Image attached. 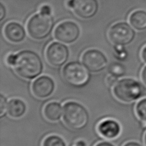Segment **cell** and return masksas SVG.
<instances>
[{"instance_id":"obj_1","label":"cell","mask_w":146,"mask_h":146,"mask_svg":"<svg viewBox=\"0 0 146 146\" xmlns=\"http://www.w3.org/2000/svg\"><path fill=\"white\" fill-rule=\"evenodd\" d=\"M13 67L21 78L32 80L40 76L42 73L44 64L36 52L23 50L16 53V59Z\"/></svg>"},{"instance_id":"obj_27","label":"cell","mask_w":146,"mask_h":146,"mask_svg":"<svg viewBox=\"0 0 146 146\" xmlns=\"http://www.w3.org/2000/svg\"><path fill=\"white\" fill-rule=\"evenodd\" d=\"M123 146H142V145L137 142L129 141V142H126V144H124Z\"/></svg>"},{"instance_id":"obj_25","label":"cell","mask_w":146,"mask_h":146,"mask_svg":"<svg viewBox=\"0 0 146 146\" xmlns=\"http://www.w3.org/2000/svg\"><path fill=\"white\" fill-rule=\"evenodd\" d=\"M141 78L143 83L146 85V66H145L144 69H142L141 73Z\"/></svg>"},{"instance_id":"obj_12","label":"cell","mask_w":146,"mask_h":146,"mask_svg":"<svg viewBox=\"0 0 146 146\" xmlns=\"http://www.w3.org/2000/svg\"><path fill=\"white\" fill-rule=\"evenodd\" d=\"M98 131L104 138L111 140L119 136L121 132V126L115 120L107 119L99 123Z\"/></svg>"},{"instance_id":"obj_19","label":"cell","mask_w":146,"mask_h":146,"mask_svg":"<svg viewBox=\"0 0 146 146\" xmlns=\"http://www.w3.org/2000/svg\"><path fill=\"white\" fill-rule=\"evenodd\" d=\"M109 72L111 75L119 78L125 74V69L124 67L122 64L115 63L111 65L109 69Z\"/></svg>"},{"instance_id":"obj_20","label":"cell","mask_w":146,"mask_h":146,"mask_svg":"<svg viewBox=\"0 0 146 146\" xmlns=\"http://www.w3.org/2000/svg\"><path fill=\"white\" fill-rule=\"evenodd\" d=\"M116 48H115V53L116 54L117 58H118L120 60H124L127 58V53L123 46H115Z\"/></svg>"},{"instance_id":"obj_24","label":"cell","mask_w":146,"mask_h":146,"mask_svg":"<svg viewBox=\"0 0 146 146\" xmlns=\"http://www.w3.org/2000/svg\"><path fill=\"white\" fill-rule=\"evenodd\" d=\"M6 15V9H5L3 5H0V21H3Z\"/></svg>"},{"instance_id":"obj_5","label":"cell","mask_w":146,"mask_h":146,"mask_svg":"<svg viewBox=\"0 0 146 146\" xmlns=\"http://www.w3.org/2000/svg\"><path fill=\"white\" fill-rule=\"evenodd\" d=\"M62 76L69 85L76 87H83L90 80L89 71L79 62H71L65 65Z\"/></svg>"},{"instance_id":"obj_23","label":"cell","mask_w":146,"mask_h":146,"mask_svg":"<svg viewBox=\"0 0 146 146\" xmlns=\"http://www.w3.org/2000/svg\"><path fill=\"white\" fill-rule=\"evenodd\" d=\"M118 78L114 76L113 75H110L106 79V82H107V84L110 87H113V85L115 84L116 82L118 81Z\"/></svg>"},{"instance_id":"obj_26","label":"cell","mask_w":146,"mask_h":146,"mask_svg":"<svg viewBox=\"0 0 146 146\" xmlns=\"http://www.w3.org/2000/svg\"><path fill=\"white\" fill-rule=\"evenodd\" d=\"M95 146H115L111 142H109L107 141H103L98 143Z\"/></svg>"},{"instance_id":"obj_10","label":"cell","mask_w":146,"mask_h":146,"mask_svg":"<svg viewBox=\"0 0 146 146\" xmlns=\"http://www.w3.org/2000/svg\"><path fill=\"white\" fill-rule=\"evenodd\" d=\"M67 5L77 16L84 19L94 16L99 8L97 0H69Z\"/></svg>"},{"instance_id":"obj_18","label":"cell","mask_w":146,"mask_h":146,"mask_svg":"<svg viewBox=\"0 0 146 146\" xmlns=\"http://www.w3.org/2000/svg\"><path fill=\"white\" fill-rule=\"evenodd\" d=\"M135 111L141 121H146V98L142 99L137 103Z\"/></svg>"},{"instance_id":"obj_15","label":"cell","mask_w":146,"mask_h":146,"mask_svg":"<svg viewBox=\"0 0 146 146\" xmlns=\"http://www.w3.org/2000/svg\"><path fill=\"white\" fill-rule=\"evenodd\" d=\"M44 115L46 119L49 121H58L63 115V107L60 103L52 101L44 106Z\"/></svg>"},{"instance_id":"obj_22","label":"cell","mask_w":146,"mask_h":146,"mask_svg":"<svg viewBox=\"0 0 146 146\" xmlns=\"http://www.w3.org/2000/svg\"><path fill=\"white\" fill-rule=\"evenodd\" d=\"M15 59H16V54H10L7 56L6 58V62L8 66H14Z\"/></svg>"},{"instance_id":"obj_6","label":"cell","mask_w":146,"mask_h":146,"mask_svg":"<svg viewBox=\"0 0 146 146\" xmlns=\"http://www.w3.org/2000/svg\"><path fill=\"white\" fill-rule=\"evenodd\" d=\"M108 36L115 46H125L131 44L134 40L135 32L131 26L125 22H119L111 26Z\"/></svg>"},{"instance_id":"obj_29","label":"cell","mask_w":146,"mask_h":146,"mask_svg":"<svg viewBox=\"0 0 146 146\" xmlns=\"http://www.w3.org/2000/svg\"><path fill=\"white\" fill-rule=\"evenodd\" d=\"M76 146H87V144L84 140H80L76 143Z\"/></svg>"},{"instance_id":"obj_2","label":"cell","mask_w":146,"mask_h":146,"mask_svg":"<svg viewBox=\"0 0 146 146\" xmlns=\"http://www.w3.org/2000/svg\"><path fill=\"white\" fill-rule=\"evenodd\" d=\"M63 121L69 128L82 130L89 122V113L84 106L76 101H68L63 106Z\"/></svg>"},{"instance_id":"obj_3","label":"cell","mask_w":146,"mask_h":146,"mask_svg":"<svg viewBox=\"0 0 146 146\" xmlns=\"http://www.w3.org/2000/svg\"><path fill=\"white\" fill-rule=\"evenodd\" d=\"M112 92L117 100L128 103L142 97L144 87L139 81L131 78H124L117 81L112 87Z\"/></svg>"},{"instance_id":"obj_11","label":"cell","mask_w":146,"mask_h":146,"mask_svg":"<svg viewBox=\"0 0 146 146\" xmlns=\"http://www.w3.org/2000/svg\"><path fill=\"white\" fill-rule=\"evenodd\" d=\"M55 82L49 76L42 75L36 78L32 85V91L36 98L46 99L51 96L55 90Z\"/></svg>"},{"instance_id":"obj_28","label":"cell","mask_w":146,"mask_h":146,"mask_svg":"<svg viewBox=\"0 0 146 146\" xmlns=\"http://www.w3.org/2000/svg\"><path fill=\"white\" fill-rule=\"evenodd\" d=\"M141 57L142 60L146 63V46L143 48L141 52Z\"/></svg>"},{"instance_id":"obj_13","label":"cell","mask_w":146,"mask_h":146,"mask_svg":"<svg viewBox=\"0 0 146 146\" xmlns=\"http://www.w3.org/2000/svg\"><path fill=\"white\" fill-rule=\"evenodd\" d=\"M4 35L8 40L15 44L21 43L27 36L24 27L16 22H10L5 25Z\"/></svg>"},{"instance_id":"obj_16","label":"cell","mask_w":146,"mask_h":146,"mask_svg":"<svg viewBox=\"0 0 146 146\" xmlns=\"http://www.w3.org/2000/svg\"><path fill=\"white\" fill-rule=\"evenodd\" d=\"M129 23L135 30L142 31L146 29V12L142 10H135L129 18Z\"/></svg>"},{"instance_id":"obj_4","label":"cell","mask_w":146,"mask_h":146,"mask_svg":"<svg viewBox=\"0 0 146 146\" xmlns=\"http://www.w3.org/2000/svg\"><path fill=\"white\" fill-rule=\"evenodd\" d=\"M54 28V21L51 14L40 11L30 18L27 29L29 35L35 40L46 38Z\"/></svg>"},{"instance_id":"obj_7","label":"cell","mask_w":146,"mask_h":146,"mask_svg":"<svg viewBox=\"0 0 146 146\" xmlns=\"http://www.w3.org/2000/svg\"><path fill=\"white\" fill-rule=\"evenodd\" d=\"M82 62L88 71L97 73L106 69L108 59L100 50L90 49L85 51L82 54Z\"/></svg>"},{"instance_id":"obj_30","label":"cell","mask_w":146,"mask_h":146,"mask_svg":"<svg viewBox=\"0 0 146 146\" xmlns=\"http://www.w3.org/2000/svg\"><path fill=\"white\" fill-rule=\"evenodd\" d=\"M141 124L143 128H146V121H142Z\"/></svg>"},{"instance_id":"obj_17","label":"cell","mask_w":146,"mask_h":146,"mask_svg":"<svg viewBox=\"0 0 146 146\" xmlns=\"http://www.w3.org/2000/svg\"><path fill=\"white\" fill-rule=\"evenodd\" d=\"M42 146H67L65 140L56 135H51L45 138Z\"/></svg>"},{"instance_id":"obj_9","label":"cell","mask_w":146,"mask_h":146,"mask_svg":"<svg viewBox=\"0 0 146 146\" xmlns=\"http://www.w3.org/2000/svg\"><path fill=\"white\" fill-rule=\"evenodd\" d=\"M80 29L76 23L71 21H66L57 25L54 32L56 40L62 43L71 44L79 38Z\"/></svg>"},{"instance_id":"obj_14","label":"cell","mask_w":146,"mask_h":146,"mask_svg":"<svg viewBox=\"0 0 146 146\" xmlns=\"http://www.w3.org/2000/svg\"><path fill=\"white\" fill-rule=\"evenodd\" d=\"M27 111V104L20 98H12L8 101L7 113L13 119L21 118Z\"/></svg>"},{"instance_id":"obj_31","label":"cell","mask_w":146,"mask_h":146,"mask_svg":"<svg viewBox=\"0 0 146 146\" xmlns=\"http://www.w3.org/2000/svg\"><path fill=\"white\" fill-rule=\"evenodd\" d=\"M144 144H145V145L146 146V133H145V136H144Z\"/></svg>"},{"instance_id":"obj_21","label":"cell","mask_w":146,"mask_h":146,"mask_svg":"<svg viewBox=\"0 0 146 146\" xmlns=\"http://www.w3.org/2000/svg\"><path fill=\"white\" fill-rule=\"evenodd\" d=\"M7 105L8 102L7 98L1 94V96H0V115H1V117L7 112Z\"/></svg>"},{"instance_id":"obj_8","label":"cell","mask_w":146,"mask_h":146,"mask_svg":"<svg viewBox=\"0 0 146 146\" xmlns=\"http://www.w3.org/2000/svg\"><path fill=\"white\" fill-rule=\"evenodd\" d=\"M46 57L47 61L51 66L55 67H62L69 59V49L64 43L53 42L47 47Z\"/></svg>"}]
</instances>
